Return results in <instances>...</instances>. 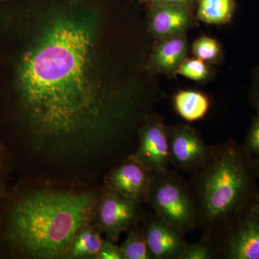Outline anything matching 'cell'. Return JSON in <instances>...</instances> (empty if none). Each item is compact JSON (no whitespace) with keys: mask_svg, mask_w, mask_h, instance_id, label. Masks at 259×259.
I'll return each mask as SVG.
<instances>
[{"mask_svg":"<svg viewBox=\"0 0 259 259\" xmlns=\"http://www.w3.org/2000/svg\"><path fill=\"white\" fill-rule=\"evenodd\" d=\"M95 21L66 11L39 29L31 10L0 4V100L51 157L131 153L118 128L125 108L100 80Z\"/></svg>","mask_w":259,"mask_h":259,"instance_id":"cell-1","label":"cell"},{"mask_svg":"<svg viewBox=\"0 0 259 259\" xmlns=\"http://www.w3.org/2000/svg\"><path fill=\"white\" fill-rule=\"evenodd\" d=\"M142 204L105 187L99 197L94 225L115 243L122 233L144 219Z\"/></svg>","mask_w":259,"mask_h":259,"instance_id":"cell-6","label":"cell"},{"mask_svg":"<svg viewBox=\"0 0 259 259\" xmlns=\"http://www.w3.org/2000/svg\"><path fill=\"white\" fill-rule=\"evenodd\" d=\"M192 52L194 57L209 63L216 62L222 54L219 42L207 36L200 37L194 42Z\"/></svg>","mask_w":259,"mask_h":259,"instance_id":"cell-18","label":"cell"},{"mask_svg":"<svg viewBox=\"0 0 259 259\" xmlns=\"http://www.w3.org/2000/svg\"><path fill=\"white\" fill-rule=\"evenodd\" d=\"M171 165L177 171L192 174L200 169L210 156L208 146L199 133L185 124L167 127Z\"/></svg>","mask_w":259,"mask_h":259,"instance_id":"cell-7","label":"cell"},{"mask_svg":"<svg viewBox=\"0 0 259 259\" xmlns=\"http://www.w3.org/2000/svg\"><path fill=\"white\" fill-rule=\"evenodd\" d=\"M255 198L258 199L259 202V191H258V192H257L256 194H255Z\"/></svg>","mask_w":259,"mask_h":259,"instance_id":"cell-26","label":"cell"},{"mask_svg":"<svg viewBox=\"0 0 259 259\" xmlns=\"http://www.w3.org/2000/svg\"><path fill=\"white\" fill-rule=\"evenodd\" d=\"M244 148L255 159H259V113L250 126Z\"/></svg>","mask_w":259,"mask_h":259,"instance_id":"cell-20","label":"cell"},{"mask_svg":"<svg viewBox=\"0 0 259 259\" xmlns=\"http://www.w3.org/2000/svg\"><path fill=\"white\" fill-rule=\"evenodd\" d=\"M129 158L153 174L169 169L167 126L156 116L148 117L138 130V145Z\"/></svg>","mask_w":259,"mask_h":259,"instance_id":"cell-8","label":"cell"},{"mask_svg":"<svg viewBox=\"0 0 259 259\" xmlns=\"http://www.w3.org/2000/svg\"><path fill=\"white\" fill-rule=\"evenodd\" d=\"M176 74L182 75L196 81H203L209 74L208 66L206 62L198 58L185 59L179 66Z\"/></svg>","mask_w":259,"mask_h":259,"instance_id":"cell-19","label":"cell"},{"mask_svg":"<svg viewBox=\"0 0 259 259\" xmlns=\"http://www.w3.org/2000/svg\"><path fill=\"white\" fill-rule=\"evenodd\" d=\"M127 233L125 241L120 246L124 259H151L141 222L131 227Z\"/></svg>","mask_w":259,"mask_h":259,"instance_id":"cell-16","label":"cell"},{"mask_svg":"<svg viewBox=\"0 0 259 259\" xmlns=\"http://www.w3.org/2000/svg\"><path fill=\"white\" fill-rule=\"evenodd\" d=\"M141 1L147 2V1H148V0H141Z\"/></svg>","mask_w":259,"mask_h":259,"instance_id":"cell-28","label":"cell"},{"mask_svg":"<svg viewBox=\"0 0 259 259\" xmlns=\"http://www.w3.org/2000/svg\"><path fill=\"white\" fill-rule=\"evenodd\" d=\"M141 224L151 259H180L187 245L182 232L154 212L145 214Z\"/></svg>","mask_w":259,"mask_h":259,"instance_id":"cell-9","label":"cell"},{"mask_svg":"<svg viewBox=\"0 0 259 259\" xmlns=\"http://www.w3.org/2000/svg\"><path fill=\"white\" fill-rule=\"evenodd\" d=\"M0 175H1V163H0Z\"/></svg>","mask_w":259,"mask_h":259,"instance_id":"cell-27","label":"cell"},{"mask_svg":"<svg viewBox=\"0 0 259 259\" xmlns=\"http://www.w3.org/2000/svg\"><path fill=\"white\" fill-rule=\"evenodd\" d=\"M13 1V0H0V4L2 3H8V2Z\"/></svg>","mask_w":259,"mask_h":259,"instance_id":"cell-25","label":"cell"},{"mask_svg":"<svg viewBox=\"0 0 259 259\" xmlns=\"http://www.w3.org/2000/svg\"><path fill=\"white\" fill-rule=\"evenodd\" d=\"M257 178L244 146L231 139L212 146L205 164L187 181L198 228L210 235L221 231L254 198Z\"/></svg>","mask_w":259,"mask_h":259,"instance_id":"cell-3","label":"cell"},{"mask_svg":"<svg viewBox=\"0 0 259 259\" xmlns=\"http://www.w3.org/2000/svg\"><path fill=\"white\" fill-rule=\"evenodd\" d=\"M146 204L154 213L185 235L198 228L187 181L176 170L153 174Z\"/></svg>","mask_w":259,"mask_h":259,"instance_id":"cell-4","label":"cell"},{"mask_svg":"<svg viewBox=\"0 0 259 259\" xmlns=\"http://www.w3.org/2000/svg\"><path fill=\"white\" fill-rule=\"evenodd\" d=\"M185 35L161 39L153 49L151 65L153 69L164 74H175L186 59L187 42Z\"/></svg>","mask_w":259,"mask_h":259,"instance_id":"cell-12","label":"cell"},{"mask_svg":"<svg viewBox=\"0 0 259 259\" xmlns=\"http://www.w3.org/2000/svg\"><path fill=\"white\" fill-rule=\"evenodd\" d=\"M218 258L217 249L212 235L204 233L201 239L196 243H187L180 259Z\"/></svg>","mask_w":259,"mask_h":259,"instance_id":"cell-17","label":"cell"},{"mask_svg":"<svg viewBox=\"0 0 259 259\" xmlns=\"http://www.w3.org/2000/svg\"><path fill=\"white\" fill-rule=\"evenodd\" d=\"M195 0H148L150 8L160 6V5H180V6L190 8Z\"/></svg>","mask_w":259,"mask_h":259,"instance_id":"cell-22","label":"cell"},{"mask_svg":"<svg viewBox=\"0 0 259 259\" xmlns=\"http://www.w3.org/2000/svg\"><path fill=\"white\" fill-rule=\"evenodd\" d=\"M95 259H124V256L120 247L115 245V242L106 238Z\"/></svg>","mask_w":259,"mask_h":259,"instance_id":"cell-21","label":"cell"},{"mask_svg":"<svg viewBox=\"0 0 259 259\" xmlns=\"http://www.w3.org/2000/svg\"><path fill=\"white\" fill-rule=\"evenodd\" d=\"M153 174L127 157L112 167L105 178V187L146 204Z\"/></svg>","mask_w":259,"mask_h":259,"instance_id":"cell-10","label":"cell"},{"mask_svg":"<svg viewBox=\"0 0 259 259\" xmlns=\"http://www.w3.org/2000/svg\"><path fill=\"white\" fill-rule=\"evenodd\" d=\"M197 18L203 23L223 25L231 21L235 9V0H197Z\"/></svg>","mask_w":259,"mask_h":259,"instance_id":"cell-15","label":"cell"},{"mask_svg":"<svg viewBox=\"0 0 259 259\" xmlns=\"http://www.w3.org/2000/svg\"><path fill=\"white\" fill-rule=\"evenodd\" d=\"M95 225L83 227L71 241L66 258H96L105 240Z\"/></svg>","mask_w":259,"mask_h":259,"instance_id":"cell-14","label":"cell"},{"mask_svg":"<svg viewBox=\"0 0 259 259\" xmlns=\"http://www.w3.org/2000/svg\"><path fill=\"white\" fill-rule=\"evenodd\" d=\"M174 106L178 115L187 122L203 118L209 111L208 97L194 90H182L174 97Z\"/></svg>","mask_w":259,"mask_h":259,"instance_id":"cell-13","label":"cell"},{"mask_svg":"<svg viewBox=\"0 0 259 259\" xmlns=\"http://www.w3.org/2000/svg\"><path fill=\"white\" fill-rule=\"evenodd\" d=\"M212 236L218 258L259 259V202L255 196L236 218Z\"/></svg>","mask_w":259,"mask_h":259,"instance_id":"cell-5","label":"cell"},{"mask_svg":"<svg viewBox=\"0 0 259 259\" xmlns=\"http://www.w3.org/2000/svg\"><path fill=\"white\" fill-rule=\"evenodd\" d=\"M255 105H256L257 110L259 113V89L258 93H257L256 97H255Z\"/></svg>","mask_w":259,"mask_h":259,"instance_id":"cell-24","label":"cell"},{"mask_svg":"<svg viewBox=\"0 0 259 259\" xmlns=\"http://www.w3.org/2000/svg\"><path fill=\"white\" fill-rule=\"evenodd\" d=\"M253 159H254L255 171H256L257 177L259 178V159H255V158Z\"/></svg>","mask_w":259,"mask_h":259,"instance_id":"cell-23","label":"cell"},{"mask_svg":"<svg viewBox=\"0 0 259 259\" xmlns=\"http://www.w3.org/2000/svg\"><path fill=\"white\" fill-rule=\"evenodd\" d=\"M98 199L86 191L42 190L27 194L10 211L7 239L28 258H66L76 233L93 223Z\"/></svg>","mask_w":259,"mask_h":259,"instance_id":"cell-2","label":"cell"},{"mask_svg":"<svg viewBox=\"0 0 259 259\" xmlns=\"http://www.w3.org/2000/svg\"><path fill=\"white\" fill-rule=\"evenodd\" d=\"M192 22L190 8L180 5H160L151 8L148 25L158 40L185 35Z\"/></svg>","mask_w":259,"mask_h":259,"instance_id":"cell-11","label":"cell"}]
</instances>
